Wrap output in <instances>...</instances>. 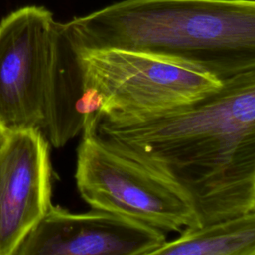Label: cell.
I'll list each match as a JSON object with an SVG mask.
<instances>
[{"instance_id": "7a4b0ae2", "label": "cell", "mask_w": 255, "mask_h": 255, "mask_svg": "<svg viewBox=\"0 0 255 255\" xmlns=\"http://www.w3.org/2000/svg\"><path fill=\"white\" fill-rule=\"evenodd\" d=\"M63 27L77 51L155 54L221 82L255 70V0H123Z\"/></svg>"}, {"instance_id": "9c48e42d", "label": "cell", "mask_w": 255, "mask_h": 255, "mask_svg": "<svg viewBox=\"0 0 255 255\" xmlns=\"http://www.w3.org/2000/svg\"><path fill=\"white\" fill-rule=\"evenodd\" d=\"M151 255H255V209L188 227Z\"/></svg>"}, {"instance_id": "5b68a950", "label": "cell", "mask_w": 255, "mask_h": 255, "mask_svg": "<svg viewBox=\"0 0 255 255\" xmlns=\"http://www.w3.org/2000/svg\"><path fill=\"white\" fill-rule=\"evenodd\" d=\"M61 25L40 6L22 7L0 22V125L9 132L43 130Z\"/></svg>"}, {"instance_id": "8992f818", "label": "cell", "mask_w": 255, "mask_h": 255, "mask_svg": "<svg viewBox=\"0 0 255 255\" xmlns=\"http://www.w3.org/2000/svg\"><path fill=\"white\" fill-rule=\"evenodd\" d=\"M165 241L163 231L121 214L52 204L14 255H151Z\"/></svg>"}, {"instance_id": "277c9868", "label": "cell", "mask_w": 255, "mask_h": 255, "mask_svg": "<svg viewBox=\"0 0 255 255\" xmlns=\"http://www.w3.org/2000/svg\"><path fill=\"white\" fill-rule=\"evenodd\" d=\"M77 52L85 86L103 96L101 114L167 110L197 100L222 85L210 73L173 58L119 49Z\"/></svg>"}, {"instance_id": "52a82bcc", "label": "cell", "mask_w": 255, "mask_h": 255, "mask_svg": "<svg viewBox=\"0 0 255 255\" xmlns=\"http://www.w3.org/2000/svg\"><path fill=\"white\" fill-rule=\"evenodd\" d=\"M50 145L27 129L10 132L0 149V255H14L52 206Z\"/></svg>"}, {"instance_id": "8fae6325", "label": "cell", "mask_w": 255, "mask_h": 255, "mask_svg": "<svg viewBox=\"0 0 255 255\" xmlns=\"http://www.w3.org/2000/svg\"><path fill=\"white\" fill-rule=\"evenodd\" d=\"M252 209H255V198H254V201H253V205H252Z\"/></svg>"}, {"instance_id": "6da1fadb", "label": "cell", "mask_w": 255, "mask_h": 255, "mask_svg": "<svg viewBox=\"0 0 255 255\" xmlns=\"http://www.w3.org/2000/svg\"><path fill=\"white\" fill-rule=\"evenodd\" d=\"M83 131L175 185L190 200L200 226L252 209L255 70L167 110L99 113Z\"/></svg>"}, {"instance_id": "ba28073f", "label": "cell", "mask_w": 255, "mask_h": 255, "mask_svg": "<svg viewBox=\"0 0 255 255\" xmlns=\"http://www.w3.org/2000/svg\"><path fill=\"white\" fill-rule=\"evenodd\" d=\"M84 91L78 52L62 23L50 71L42 130L51 145L62 147L83 131L86 124L82 112Z\"/></svg>"}, {"instance_id": "3957f363", "label": "cell", "mask_w": 255, "mask_h": 255, "mask_svg": "<svg viewBox=\"0 0 255 255\" xmlns=\"http://www.w3.org/2000/svg\"><path fill=\"white\" fill-rule=\"evenodd\" d=\"M82 134L75 177L82 198L93 209L121 214L163 232L200 226L190 200L175 185L89 132Z\"/></svg>"}, {"instance_id": "30bf717a", "label": "cell", "mask_w": 255, "mask_h": 255, "mask_svg": "<svg viewBox=\"0 0 255 255\" xmlns=\"http://www.w3.org/2000/svg\"><path fill=\"white\" fill-rule=\"evenodd\" d=\"M9 131L7 129H5L1 125H0V149L2 148V146L4 145V143L6 142L8 136H9Z\"/></svg>"}]
</instances>
